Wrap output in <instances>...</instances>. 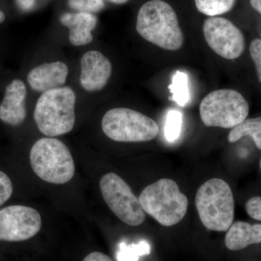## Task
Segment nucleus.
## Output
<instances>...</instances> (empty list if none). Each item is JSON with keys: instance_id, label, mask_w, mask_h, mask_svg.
I'll list each match as a JSON object with an SVG mask.
<instances>
[{"instance_id": "f257e3e1", "label": "nucleus", "mask_w": 261, "mask_h": 261, "mask_svg": "<svg viewBox=\"0 0 261 261\" xmlns=\"http://www.w3.org/2000/svg\"><path fill=\"white\" fill-rule=\"evenodd\" d=\"M136 29L146 41L166 50H178L185 42L176 11L163 0H151L142 5Z\"/></svg>"}, {"instance_id": "f03ea898", "label": "nucleus", "mask_w": 261, "mask_h": 261, "mask_svg": "<svg viewBox=\"0 0 261 261\" xmlns=\"http://www.w3.org/2000/svg\"><path fill=\"white\" fill-rule=\"evenodd\" d=\"M75 102L74 91L68 87L43 92L34 112L38 129L48 137L69 133L75 125Z\"/></svg>"}, {"instance_id": "7ed1b4c3", "label": "nucleus", "mask_w": 261, "mask_h": 261, "mask_svg": "<svg viewBox=\"0 0 261 261\" xmlns=\"http://www.w3.org/2000/svg\"><path fill=\"white\" fill-rule=\"evenodd\" d=\"M196 207L207 229L227 231L234 217V200L231 187L224 180L211 178L197 190Z\"/></svg>"}, {"instance_id": "20e7f679", "label": "nucleus", "mask_w": 261, "mask_h": 261, "mask_svg": "<svg viewBox=\"0 0 261 261\" xmlns=\"http://www.w3.org/2000/svg\"><path fill=\"white\" fill-rule=\"evenodd\" d=\"M145 213L164 226L177 224L185 218L188 207L187 196L176 181L161 178L146 187L139 197Z\"/></svg>"}, {"instance_id": "39448f33", "label": "nucleus", "mask_w": 261, "mask_h": 261, "mask_svg": "<svg viewBox=\"0 0 261 261\" xmlns=\"http://www.w3.org/2000/svg\"><path fill=\"white\" fill-rule=\"evenodd\" d=\"M30 163L34 173L48 183L63 185L74 176L75 163L69 149L53 137H44L34 143Z\"/></svg>"}, {"instance_id": "423d86ee", "label": "nucleus", "mask_w": 261, "mask_h": 261, "mask_svg": "<svg viewBox=\"0 0 261 261\" xmlns=\"http://www.w3.org/2000/svg\"><path fill=\"white\" fill-rule=\"evenodd\" d=\"M102 129L108 138L119 142H149L160 132L153 119L126 108L109 110L103 116Z\"/></svg>"}, {"instance_id": "0eeeda50", "label": "nucleus", "mask_w": 261, "mask_h": 261, "mask_svg": "<svg viewBox=\"0 0 261 261\" xmlns=\"http://www.w3.org/2000/svg\"><path fill=\"white\" fill-rule=\"evenodd\" d=\"M250 111L245 98L233 89H219L203 98L200 115L206 126L233 128L247 118Z\"/></svg>"}, {"instance_id": "6e6552de", "label": "nucleus", "mask_w": 261, "mask_h": 261, "mask_svg": "<svg viewBox=\"0 0 261 261\" xmlns=\"http://www.w3.org/2000/svg\"><path fill=\"white\" fill-rule=\"evenodd\" d=\"M99 188L108 207L122 222L130 226H138L144 222L145 212L140 200L118 175H104L99 181Z\"/></svg>"}, {"instance_id": "1a4fd4ad", "label": "nucleus", "mask_w": 261, "mask_h": 261, "mask_svg": "<svg viewBox=\"0 0 261 261\" xmlns=\"http://www.w3.org/2000/svg\"><path fill=\"white\" fill-rule=\"evenodd\" d=\"M202 30L207 45L221 58L237 59L245 50L243 33L228 19L210 17L204 22Z\"/></svg>"}, {"instance_id": "9d476101", "label": "nucleus", "mask_w": 261, "mask_h": 261, "mask_svg": "<svg viewBox=\"0 0 261 261\" xmlns=\"http://www.w3.org/2000/svg\"><path fill=\"white\" fill-rule=\"evenodd\" d=\"M42 227V218L28 206H8L0 210V241L22 242L34 238Z\"/></svg>"}, {"instance_id": "9b49d317", "label": "nucleus", "mask_w": 261, "mask_h": 261, "mask_svg": "<svg viewBox=\"0 0 261 261\" xmlns=\"http://www.w3.org/2000/svg\"><path fill=\"white\" fill-rule=\"evenodd\" d=\"M112 64L100 51H87L81 60L80 84L84 90L99 92L107 85L112 74Z\"/></svg>"}, {"instance_id": "f8f14e48", "label": "nucleus", "mask_w": 261, "mask_h": 261, "mask_svg": "<svg viewBox=\"0 0 261 261\" xmlns=\"http://www.w3.org/2000/svg\"><path fill=\"white\" fill-rule=\"evenodd\" d=\"M27 87L22 81L15 80L10 82L0 105V120L13 126L23 123L27 118Z\"/></svg>"}, {"instance_id": "ddd939ff", "label": "nucleus", "mask_w": 261, "mask_h": 261, "mask_svg": "<svg viewBox=\"0 0 261 261\" xmlns=\"http://www.w3.org/2000/svg\"><path fill=\"white\" fill-rule=\"evenodd\" d=\"M68 68L61 61L45 63L33 68L27 75V81L33 90L45 92L59 88L66 82Z\"/></svg>"}, {"instance_id": "4468645a", "label": "nucleus", "mask_w": 261, "mask_h": 261, "mask_svg": "<svg viewBox=\"0 0 261 261\" xmlns=\"http://www.w3.org/2000/svg\"><path fill=\"white\" fill-rule=\"evenodd\" d=\"M60 21L69 29V40L73 45H87L93 40L92 32L97 27V19L92 13H64L60 18Z\"/></svg>"}, {"instance_id": "2eb2a0df", "label": "nucleus", "mask_w": 261, "mask_h": 261, "mask_svg": "<svg viewBox=\"0 0 261 261\" xmlns=\"http://www.w3.org/2000/svg\"><path fill=\"white\" fill-rule=\"evenodd\" d=\"M259 243H261V224H250L244 221L231 224L225 238V245L231 251H238Z\"/></svg>"}, {"instance_id": "dca6fc26", "label": "nucleus", "mask_w": 261, "mask_h": 261, "mask_svg": "<svg viewBox=\"0 0 261 261\" xmlns=\"http://www.w3.org/2000/svg\"><path fill=\"white\" fill-rule=\"evenodd\" d=\"M246 136L251 137L257 148L261 150V117L246 118L231 129L228 141L233 143Z\"/></svg>"}, {"instance_id": "f3484780", "label": "nucleus", "mask_w": 261, "mask_h": 261, "mask_svg": "<svg viewBox=\"0 0 261 261\" xmlns=\"http://www.w3.org/2000/svg\"><path fill=\"white\" fill-rule=\"evenodd\" d=\"M188 82L186 73L177 70L173 75L172 83L169 86L173 100L181 107H185L190 100Z\"/></svg>"}, {"instance_id": "a211bd4d", "label": "nucleus", "mask_w": 261, "mask_h": 261, "mask_svg": "<svg viewBox=\"0 0 261 261\" xmlns=\"http://www.w3.org/2000/svg\"><path fill=\"white\" fill-rule=\"evenodd\" d=\"M195 2L196 8L201 13L216 17L229 12L236 0H195Z\"/></svg>"}, {"instance_id": "6ab92c4d", "label": "nucleus", "mask_w": 261, "mask_h": 261, "mask_svg": "<svg viewBox=\"0 0 261 261\" xmlns=\"http://www.w3.org/2000/svg\"><path fill=\"white\" fill-rule=\"evenodd\" d=\"M150 253V245L146 240H142L137 244L126 245L120 244L117 252V260L118 261H139L141 256Z\"/></svg>"}, {"instance_id": "aec40b11", "label": "nucleus", "mask_w": 261, "mask_h": 261, "mask_svg": "<svg viewBox=\"0 0 261 261\" xmlns=\"http://www.w3.org/2000/svg\"><path fill=\"white\" fill-rule=\"evenodd\" d=\"M182 126V114L177 110H171L168 113L165 125V137L170 142H173L179 138Z\"/></svg>"}, {"instance_id": "412c9836", "label": "nucleus", "mask_w": 261, "mask_h": 261, "mask_svg": "<svg viewBox=\"0 0 261 261\" xmlns=\"http://www.w3.org/2000/svg\"><path fill=\"white\" fill-rule=\"evenodd\" d=\"M68 5L72 9L83 13H97L105 7L103 0H68Z\"/></svg>"}, {"instance_id": "4be33fe9", "label": "nucleus", "mask_w": 261, "mask_h": 261, "mask_svg": "<svg viewBox=\"0 0 261 261\" xmlns=\"http://www.w3.org/2000/svg\"><path fill=\"white\" fill-rule=\"evenodd\" d=\"M13 192V183L9 176L0 171V207L9 200Z\"/></svg>"}, {"instance_id": "5701e85b", "label": "nucleus", "mask_w": 261, "mask_h": 261, "mask_svg": "<svg viewBox=\"0 0 261 261\" xmlns=\"http://www.w3.org/2000/svg\"><path fill=\"white\" fill-rule=\"evenodd\" d=\"M250 53L256 68L257 79L261 83V39H255L252 41Z\"/></svg>"}, {"instance_id": "b1692460", "label": "nucleus", "mask_w": 261, "mask_h": 261, "mask_svg": "<svg viewBox=\"0 0 261 261\" xmlns=\"http://www.w3.org/2000/svg\"><path fill=\"white\" fill-rule=\"evenodd\" d=\"M245 210L252 219L261 221V197L249 199L245 205Z\"/></svg>"}, {"instance_id": "393cba45", "label": "nucleus", "mask_w": 261, "mask_h": 261, "mask_svg": "<svg viewBox=\"0 0 261 261\" xmlns=\"http://www.w3.org/2000/svg\"><path fill=\"white\" fill-rule=\"evenodd\" d=\"M83 261H113L106 254L99 252H93L87 255Z\"/></svg>"}, {"instance_id": "a878e982", "label": "nucleus", "mask_w": 261, "mask_h": 261, "mask_svg": "<svg viewBox=\"0 0 261 261\" xmlns=\"http://www.w3.org/2000/svg\"><path fill=\"white\" fill-rule=\"evenodd\" d=\"M37 0H15L19 8L23 11L29 12L34 8Z\"/></svg>"}, {"instance_id": "bb28decb", "label": "nucleus", "mask_w": 261, "mask_h": 261, "mask_svg": "<svg viewBox=\"0 0 261 261\" xmlns=\"http://www.w3.org/2000/svg\"><path fill=\"white\" fill-rule=\"evenodd\" d=\"M250 5L254 10L261 15V0H250Z\"/></svg>"}, {"instance_id": "cd10ccee", "label": "nucleus", "mask_w": 261, "mask_h": 261, "mask_svg": "<svg viewBox=\"0 0 261 261\" xmlns=\"http://www.w3.org/2000/svg\"><path fill=\"white\" fill-rule=\"evenodd\" d=\"M108 1L111 2V3H114V4L121 5L127 3L128 0H108Z\"/></svg>"}, {"instance_id": "c85d7f7f", "label": "nucleus", "mask_w": 261, "mask_h": 261, "mask_svg": "<svg viewBox=\"0 0 261 261\" xmlns=\"http://www.w3.org/2000/svg\"><path fill=\"white\" fill-rule=\"evenodd\" d=\"M5 20V15L3 11L0 10V23H3Z\"/></svg>"}, {"instance_id": "c756f323", "label": "nucleus", "mask_w": 261, "mask_h": 261, "mask_svg": "<svg viewBox=\"0 0 261 261\" xmlns=\"http://www.w3.org/2000/svg\"><path fill=\"white\" fill-rule=\"evenodd\" d=\"M260 171H261V159H260Z\"/></svg>"}]
</instances>
